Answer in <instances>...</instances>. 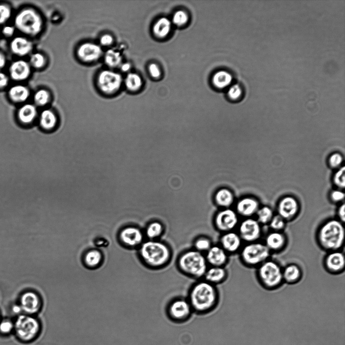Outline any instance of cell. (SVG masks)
<instances>
[{"label":"cell","instance_id":"1","mask_svg":"<svg viewBox=\"0 0 345 345\" xmlns=\"http://www.w3.org/2000/svg\"><path fill=\"white\" fill-rule=\"evenodd\" d=\"M187 300L194 313L205 315L212 312L216 307L219 302V293L216 285L201 280L190 288Z\"/></svg>","mask_w":345,"mask_h":345},{"label":"cell","instance_id":"2","mask_svg":"<svg viewBox=\"0 0 345 345\" xmlns=\"http://www.w3.org/2000/svg\"><path fill=\"white\" fill-rule=\"evenodd\" d=\"M138 253L143 263L154 269L166 266L172 256L170 247L159 239L144 240L139 246Z\"/></svg>","mask_w":345,"mask_h":345},{"label":"cell","instance_id":"3","mask_svg":"<svg viewBox=\"0 0 345 345\" xmlns=\"http://www.w3.org/2000/svg\"><path fill=\"white\" fill-rule=\"evenodd\" d=\"M316 240L319 247L329 252L340 251L344 242L343 223L337 219H330L318 228Z\"/></svg>","mask_w":345,"mask_h":345},{"label":"cell","instance_id":"4","mask_svg":"<svg viewBox=\"0 0 345 345\" xmlns=\"http://www.w3.org/2000/svg\"><path fill=\"white\" fill-rule=\"evenodd\" d=\"M177 265L182 273L195 279L203 278L209 267L205 254L193 249L183 252L177 259Z\"/></svg>","mask_w":345,"mask_h":345},{"label":"cell","instance_id":"5","mask_svg":"<svg viewBox=\"0 0 345 345\" xmlns=\"http://www.w3.org/2000/svg\"><path fill=\"white\" fill-rule=\"evenodd\" d=\"M13 334L20 342L29 343L35 340L40 335L42 325L34 316L21 314L16 316Z\"/></svg>","mask_w":345,"mask_h":345},{"label":"cell","instance_id":"6","mask_svg":"<svg viewBox=\"0 0 345 345\" xmlns=\"http://www.w3.org/2000/svg\"><path fill=\"white\" fill-rule=\"evenodd\" d=\"M14 26L25 35L35 36L42 30L43 20L35 10L31 8H25L20 10L16 15Z\"/></svg>","mask_w":345,"mask_h":345},{"label":"cell","instance_id":"7","mask_svg":"<svg viewBox=\"0 0 345 345\" xmlns=\"http://www.w3.org/2000/svg\"><path fill=\"white\" fill-rule=\"evenodd\" d=\"M257 274L260 284L267 289H276L283 281L282 269L273 261L268 260L259 266Z\"/></svg>","mask_w":345,"mask_h":345},{"label":"cell","instance_id":"8","mask_svg":"<svg viewBox=\"0 0 345 345\" xmlns=\"http://www.w3.org/2000/svg\"><path fill=\"white\" fill-rule=\"evenodd\" d=\"M270 253L264 243L256 241L246 244L241 250L240 257L245 266L256 267L268 260Z\"/></svg>","mask_w":345,"mask_h":345},{"label":"cell","instance_id":"9","mask_svg":"<svg viewBox=\"0 0 345 345\" xmlns=\"http://www.w3.org/2000/svg\"><path fill=\"white\" fill-rule=\"evenodd\" d=\"M166 316L171 321L182 323L187 321L193 314L187 299L177 298L171 301L166 309Z\"/></svg>","mask_w":345,"mask_h":345},{"label":"cell","instance_id":"10","mask_svg":"<svg viewBox=\"0 0 345 345\" xmlns=\"http://www.w3.org/2000/svg\"><path fill=\"white\" fill-rule=\"evenodd\" d=\"M120 74L109 70H104L98 75L97 84L100 89L106 94H112L118 91L122 83Z\"/></svg>","mask_w":345,"mask_h":345},{"label":"cell","instance_id":"11","mask_svg":"<svg viewBox=\"0 0 345 345\" xmlns=\"http://www.w3.org/2000/svg\"><path fill=\"white\" fill-rule=\"evenodd\" d=\"M238 223L237 213L230 209H226L219 212L214 220V227L222 233L233 231Z\"/></svg>","mask_w":345,"mask_h":345},{"label":"cell","instance_id":"12","mask_svg":"<svg viewBox=\"0 0 345 345\" xmlns=\"http://www.w3.org/2000/svg\"><path fill=\"white\" fill-rule=\"evenodd\" d=\"M261 224L256 219L248 218L238 226V232L242 241L248 243L257 241L261 236Z\"/></svg>","mask_w":345,"mask_h":345},{"label":"cell","instance_id":"13","mask_svg":"<svg viewBox=\"0 0 345 345\" xmlns=\"http://www.w3.org/2000/svg\"><path fill=\"white\" fill-rule=\"evenodd\" d=\"M19 305L22 313L34 316L40 311L41 302L39 297L35 292L28 291L21 295Z\"/></svg>","mask_w":345,"mask_h":345},{"label":"cell","instance_id":"14","mask_svg":"<svg viewBox=\"0 0 345 345\" xmlns=\"http://www.w3.org/2000/svg\"><path fill=\"white\" fill-rule=\"evenodd\" d=\"M323 265L326 270L331 274L341 273L345 267L344 254L340 251L329 252L324 259Z\"/></svg>","mask_w":345,"mask_h":345},{"label":"cell","instance_id":"15","mask_svg":"<svg viewBox=\"0 0 345 345\" xmlns=\"http://www.w3.org/2000/svg\"><path fill=\"white\" fill-rule=\"evenodd\" d=\"M119 237L123 243L130 248H139L144 241V232L135 226L124 228L121 231Z\"/></svg>","mask_w":345,"mask_h":345},{"label":"cell","instance_id":"16","mask_svg":"<svg viewBox=\"0 0 345 345\" xmlns=\"http://www.w3.org/2000/svg\"><path fill=\"white\" fill-rule=\"evenodd\" d=\"M103 54L101 46L94 43L85 42L77 51L78 57L85 62H94L100 58Z\"/></svg>","mask_w":345,"mask_h":345},{"label":"cell","instance_id":"17","mask_svg":"<svg viewBox=\"0 0 345 345\" xmlns=\"http://www.w3.org/2000/svg\"><path fill=\"white\" fill-rule=\"evenodd\" d=\"M10 77L15 81H22L29 78L31 74V66L24 60L13 62L9 69Z\"/></svg>","mask_w":345,"mask_h":345},{"label":"cell","instance_id":"18","mask_svg":"<svg viewBox=\"0 0 345 345\" xmlns=\"http://www.w3.org/2000/svg\"><path fill=\"white\" fill-rule=\"evenodd\" d=\"M205 255L210 266L224 267L228 260V254L219 244L213 245Z\"/></svg>","mask_w":345,"mask_h":345},{"label":"cell","instance_id":"19","mask_svg":"<svg viewBox=\"0 0 345 345\" xmlns=\"http://www.w3.org/2000/svg\"><path fill=\"white\" fill-rule=\"evenodd\" d=\"M277 210L278 215L285 221H290L297 215L299 211V205L294 198L286 196L280 201Z\"/></svg>","mask_w":345,"mask_h":345},{"label":"cell","instance_id":"20","mask_svg":"<svg viewBox=\"0 0 345 345\" xmlns=\"http://www.w3.org/2000/svg\"><path fill=\"white\" fill-rule=\"evenodd\" d=\"M219 242V245L229 254L240 249L242 240L238 233L231 231L222 233Z\"/></svg>","mask_w":345,"mask_h":345},{"label":"cell","instance_id":"21","mask_svg":"<svg viewBox=\"0 0 345 345\" xmlns=\"http://www.w3.org/2000/svg\"><path fill=\"white\" fill-rule=\"evenodd\" d=\"M32 42L23 36H17L13 38L10 44L11 52L18 57L29 55L33 50Z\"/></svg>","mask_w":345,"mask_h":345},{"label":"cell","instance_id":"22","mask_svg":"<svg viewBox=\"0 0 345 345\" xmlns=\"http://www.w3.org/2000/svg\"><path fill=\"white\" fill-rule=\"evenodd\" d=\"M287 243V238L282 231H272L265 238L264 244L271 252H279L282 250Z\"/></svg>","mask_w":345,"mask_h":345},{"label":"cell","instance_id":"23","mask_svg":"<svg viewBox=\"0 0 345 345\" xmlns=\"http://www.w3.org/2000/svg\"><path fill=\"white\" fill-rule=\"evenodd\" d=\"M259 207L258 202L254 199L246 198L237 204V212L240 215L250 218L256 214Z\"/></svg>","mask_w":345,"mask_h":345},{"label":"cell","instance_id":"24","mask_svg":"<svg viewBox=\"0 0 345 345\" xmlns=\"http://www.w3.org/2000/svg\"><path fill=\"white\" fill-rule=\"evenodd\" d=\"M58 119L56 114L50 109H45L39 117V124L40 128L45 131L55 130L58 125Z\"/></svg>","mask_w":345,"mask_h":345},{"label":"cell","instance_id":"25","mask_svg":"<svg viewBox=\"0 0 345 345\" xmlns=\"http://www.w3.org/2000/svg\"><path fill=\"white\" fill-rule=\"evenodd\" d=\"M227 277V272L224 267L209 266L203 278L216 285L223 282Z\"/></svg>","mask_w":345,"mask_h":345},{"label":"cell","instance_id":"26","mask_svg":"<svg viewBox=\"0 0 345 345\" xmlns=\"http://www.w3.org/2000/svg\"><path fill=\"white\" fill-rule=\"evenodd\" d=\"M37 116V110L35 105L25 104L18 110L17 116L19 121L25 125L32 124Z\"/></svg>","mask_w":345,"mask_h":345},{"label":"cell","instance_id":"27","mask_svg":"<svg viewBox=\"0 0 345 345\" xmlns=\"http://www.w3.org/2000/svg\"><path fill=\"white\" fill-rule=\"evenodd\" d=\"M29 88L22 84H16L10 88L8 92L9 99L15 103H22L28 100L30 96Z\"/></svg>","mask_w":345,"mask_h":345},{"label":"cell","instance_id":"28","mask_svg":"<svg viewBox=\"0 0 345 345\" xmlns=\"http://www.w3.org/2000/svg\"><path fill=\"white\" fill-rule=\"evenodd\" d=\"M302 276V271L297 264H289L282 269L283 280L288 284L298 282L301 279Z\"/></svg>","mask_w":345,"mask_h":345},{"label":"cell","instance_id":"29","mask_svg":"<svg viewBox=\"0 0 345 345\" xmlns=\"http://www.w3.org/2000/svg\"><path fill=\"white\" fill-rule=\"evenodd\" d=\"M165 227L160 221H154L150 222L144 230V236L147 239L157 240L163 234Z\"/></svg>","mask_w":345,"mask_h":345},{"label":"cell","instance_id":"30","mask_svg":"<svg viewBox=\"0 0 345 345\" xmlns=\"http://www.w3.org/2000/svg\"><path fill=\"white\" fill-rule=\"evenodd\" d=\"M171 28V23L170 20L165 17H162L155 24L153 32L157 36L164 37L169 34Z\"/></svg>","mask_w":345,"mask_h":345},{"label":"cell","instance_id":"31","mask_svg":"<svg viewBox=\"0 0 345 345\" xmlns=\"http://www.w3.org/2000/svg\"><path fill=\"white\" fill-rule=\"evenodd\" d=\"M122 60V56L120 52L115 50L109 49L105 54L104 61L109 67L116 68L120 66Z\"/></svg>","mask_w":345,"mask_h":345},{"label":"cell","instance_id":"32","mask_svg":"<svg viewBox=\"0 0 345 345\" xmlns=\"http://www.w3.org/2000/svg\"><path fill=\"white\" fill-rule=\"evenodd\" d=\"M232 79V77L230 73L225 71H220L214 74L212 80L216 87L222 88L228 86Z\"/></svg>","mask_w":345,"mask_h":345},{"label":"cell","instance_id":"33","mask_svg":"<svg viewBox=\"0 0 345 345\" xmlns=\"http://www.w3.org/2000/svg\"><path fill=\"white\" fill-rule=\"evenodd\" d=\"M215 199L220 206L228 207L233 202V196L229 190L224 188L219 190L217 192Z\"/></svg>","mask_w":345,"mask_h":345},{"label":"cell","instance_id":"34","mask_svg":"<svg viewBox=\"0 0 345 345\" xmlns=\"http://www.w3.org/2000/svg\"><path fill=\"white\" fill-rule=\"evenodd\" d=\"M213 245L210 238L206 236H200L194 240L193 249L205 254Z\"/></svg>","mask_w":345,"mask_h":345},{"label":"cell","instance_id":"35","mask_svg":"<svg viewBox=\"0 0 345 345\" xmlns=\"http://www.w3.org/2000/svg\"><path fill=\"white\" fill-rule=\"evenodd\" d=\"M125 84L127 89L131 91L138 89L142 85V80L137 74L130 73L127 74L125 79Z\"/></svg>","mask_w":345,"mask_h":345},{"label":"cell","instance_id":"36","mask_svg":"<svg viewBox=\"0 0 345 345\" xmlns=\"http://www.w3.org/2000/svg\"><path fill=\"white\" fill-rule=\"evenodd\" d=\"M102 260L101 253L96 250L88 252L85 256L84 261L86 265L90 267H95L98 266Z\"/></svg>","mask_w":345,"mask_h":345},{"label":"cell","instance_id":"37","mask_svg":"<svg viewBox=\"0 0 345 345\" xmlns=\"http://www.w3.org/2000/svg\"><path fill=\"white\" fill-rule=\"evenodd\" d=\"M256 215L258 222L263 225L268 224L274 216L271 209L267 206L259 209Z\"/></svg>","mask_w":345,"mask_h":345},{"label":"cell","instance_id":"38","mask_svg":"<svg viewBox=\"0 0 345 345\" xmlns=\"http://www.w3.org/2000/svg\"><path fill=\"white\" fill-rule=\"evenodd\" d=\"M50 99V93L47 90L44 89L38 90L33 96L35 105L39 107L45 106L49 102Z\"/></svg>","mask_w":345,"mask_h":345},{"label":"cell","instance_id":"39","mask_svg":"<svg viewBox=\"0 0 345 345\" xmlns=\"http://www.w3.org/2000/svg\"><path fill=\"white\" fill-rule=\"evenodd\" d=\"M14 321L9 318L0 320V335L7 336L14 333Z\"/></svg>","mask_w":345,"mask_h":345},{"label":"cell","instance_id":"40","mask_svg":"<svg viewBox=\"0 0 345 345\" xmlns=\"http://www.w3.org/2000/svg\"><path fill=\"white\" fill-rule=\"evenodd\" d=\"M28 63L31 67L40 69L44 66L45 59L44 56L41 53H35L30 55Z\"/></svg>","mask_w":345,"mask_h":345},{"label":"cell","instance_id":"41","mask_svg":"<svg viewBox=\"0 0 345 345\" xmlns=\"http://www.w3.org/2000/svg\"><path fill=\"white\" fill-rule=\"evenodd\" d=\"M273 231H282L285 227L286 221L279 215L273 216L269 223Z\"/></svg>","mask_w":345,"mask_h":345},{"label":"cell","instance_id":"42","mask_svg":"<svg viewBox=\"0 0 345 345\" xmlns=\"http://www.w3.org/2000/svg\"><path fill=\"white\" fill-rule=\"evenodd\" d=\"M12 8L7 4H0V25L5 24L11 18Z\"/></svg>","mask_w":345,"mask_h":345},{"label":"cell","instance_id":"43","mask_svg":"<svg viewBox=\"0 0 345 345\" xmlns=\"http://www.w3.org/2000/svg\"><path fill=\"white\" fill-rule=\"evenodd\" d=\"M345 168L341 167L335 174L333 181L335 185L339 188H344L345 186Z\"/></svg>","mask_w":345,"mask_h":345},{"label":"cell","instance_id":"44","mask_svg":"<svg viewBox=\"0 0 345 345\" xmlns=\"http://www.w3.org/2000/svg\"><path fill=\"white\" fill-rule=\"evenodd\" d=\"M188 20V16L182 11L176 12L173 15L172 21L176 25L181 26L185 24Z\"/></svg>","mask_w":345,"mask_h":345},{"label":"cell","instance_id":"45","mask_svg":"<svg viewBox=\"0 0 345 345\" xmlns=\"http://www.w3.org/2000/svg\"><path fill=\"white\" fill-rule=\"evenodd\" d=\"M343 161V157L339 153H334L329 159V164L332 168H336L340 166Z\"/></svg>","mask_w":345,"mask_h":345},{"label":"cell","instance_id":"46","mask_svg":"<svg viewBox=\"0 0 345 345\" xmlns=\"http://www.w3.org/2000/svg\"><path fill=\"white\" fill-rule=\"evenodd\" d=\"M242 90L238 84L232 86L228 91V95L232 100H237L241 95Z\"/></svg>","mask_w":345,"mask_h":345},{"label":"cell","instance_id":"47","mask_svg":"<svg viewBox=\"0 0 345 345\" xmlns=\"http://www.w3.org/2000/svg\"><path fill=\"white\" fill-rule=\"evenodd\" d=\"M114 42L113 37L109 34H105L100 38V43L103 46H109Z\"/></svg>","mask_w":345,"mask_h":345},{"label":"cell","instance_id":"48","mask_svg":"<svg viewBox=\"0 0 345 345\" xmlns=\"http://www.w3.org/2000/svg\"><path fill=\"white\" fill-rule=\"evenodd\" d=\"M16 28L14 26L5 25L2 30L3 35L6 37H11L15 33Z\"/></svg>","mask_w":345,"mask_h":345},{"label":"cell","instance_id":"49","mask_svg":"<svg viewBox=\"0 0 345 345\" xmlns=\"http://www.w3.org/2000/svg\"><path fill=\"white\" fill-rule=\"evenodd\" d=\"M9 83V77L5 73L0 72V90L7 87Z\"/></svg>","mask_w":345,"mask_h":345},{"label":"cell","instance_id":"50","mask_svg":"<svg viewBox=\"0 0 345 345\" xmlns=\"http://www.w3.org/2000/svg\"><path fill=\"white\" fill-rule=\"evenodd\" d=\"M331 198L334 202H338L344 199V193L340 190H334L331 193Z\"/></svg>","mask_w":345,"mask_h":345},{"label":"cell","instance_id":"51","mask_svg":"<svg viewBox=\"0 0 345 345\" xmlns=\"http://www.w3.org/2000/svg\"><path fill=\"white\" fill-rule=\"evenodd\" d=\"M149 70L150 74L153 77H158L160 76L161 72L158 66L155 64H151L149 65Z\"/></svg>","mask_w":345,"mask_h":345},{"label":"cell","instance_id":"52","mask_svg":"<svg viewBox=\"0 0 345 345\" xmlns=\"http://www.w3.org/2000/svg\"><path fill=\"white\" fill-rule=\"evenodd\" d=\"M345 205L342 204L338 208L337 214L339 220L341 222L343 223L345 221Z\"/></svg>","mask_w":345,"mask_h":345},{"label":"cell","instance_id":"53","mask_svg":"<svg viewBox=\"0 0 345 345\" xmlns=\"http://www.w3.org/2000/svg\"><path fill=\"white\" fill-rule=\"evenodd\" d=\"M12 312L14 314L16 315V316L22 314V311L19 304H15L13 305L12 307Z\"/></svg>","mask_w":345,"mask_h":345},{"label":"cell","instance_id":"54","mask_svg":"<svg viewBox=\"0 0 345 345\" xmlns=\"http://www.w3.org/2000/svg\"><path fill=\"white\" fill-rule=\"evenodd\" d=\"M7 63V58L3 52L0 51V70L5 67Z\"/></svg>","mask_w":345,"mask_h":345},{"label":"cell","instance_id":"55","mask_svg":"<svg viewBox=\"0 0 345 345\" xmlns=\"http://www.w3.org/2000/svg\"><path fill=\"white\" fill-rule=\"evenodd\" d=\"M121 70L123 72H127L128 71L131 67L130 64L128 63H125L122 64L121 65Z\"/></svg>","mask_w":345,"mask_h":345},{"label":"cell","instance_id":"56","mask_svg":"<svg viewBox=\"0 0 345 345\" xmlns=\"http://www.w3.org/2000/svg\"><path fill=\"white\" fill-rule=\"evenodd\" d=\"M1 312H0V320L1 319Z\"/></svg>","mask_w":345,"mask_h":345}]
</instances>
